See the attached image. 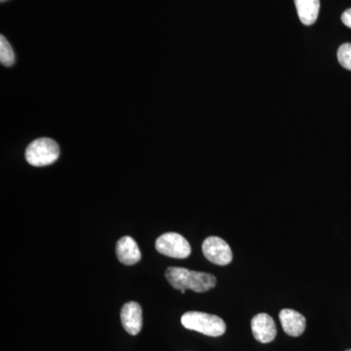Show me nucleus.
<instances>
[{
	"instance_id": "1",
	"label": "nucleus",
	"mask_w": 351,
	"mask_h": 351,
	"mask_svg": "<svg viewBox=\"0 0 351 351\" xmlns=\"http://www.w3.org/2000/svg\"><path fill=\"white\" fill-rule=\"evenodd\" d=\"M166 279L176 290H191L204 293L213 289L217 284L216 277L207 272L195 271L184 267H168Z\"/></svg>"
},
{
	"instance_id": "2",
	"label": "nucleus",
	"mask_w": 351,
	"mask_h": 351,
	"mask_svg": "<svg viewBox=\"0 0 351 351\" xmlns=\"http://www.w3.org/2000/svg\"><path fill=\"white\" fill-rule=\"evenodd\" d=\"M182 326L209 337H221L226 332L225 321L213 314L189 311L182 316Z\"/></svg>"
},
{
	"instance_id": "3",
	"label": "nucleus",
	"mask_w": 351,
	"mask_h": 351,
	"mask_svg": "<svg viewBox=\"0 0 351 351\" xmlns=\"http://www.w3.org/2000/svg\"><path fill=\"white\" fill-rule=\"evenodd\" d=\"M60 156L59 145L49 138H40L34 141L25 149L27 163L36 167L51 165Z\"/></svg>"
},
{
	"instance_id": "4",
	"label": "nucleus",
	"mask_w": 351,
	"mask_h": 351,
	"mask_svg": "<svg viewBox=\"0 0 351 351\" xmlns=\"http://www.w3.org/2000/svg\"><path fill=\"white\" fill-rule=\"evenodd\" d=\"M158 253L174 258H186L191 254L188 240L177 232H167L159 237L156 241Z\"/></svg>"
},
{
	"instance_id": "5",
	"label": "nucleus",
	"mask_w": 351,
	"mask_h": 351,
	"mask_svg": "<svg viewBox=\"0 0 351 351\" xmlns=\"http://www.w3.org/2000/svg\"><path fill=\"white\" fill-rule=\"evenodd\" d=\"M205 258L217 265H226L232 262L233 255L230 245L218 237H210L202 244Z\"/></svg>"
},
{
	"instance_id": "6",
	"label": "nucleus",
	"mask_w": 351,
	"mask_h": 351,
	"mask_svg": "<svg viewBox=\"0 0 351 351\" xmlns=\"http://www.w3.org/2000/svg\"><path fill=\"white\" fill-rule=\"evenodd\" d=\"M252 332L256 341L271 343L276 339L277 329L274 318L267 313H258L251 321Z\"/></svg>"
},
{
	"instance_id": "7",
	"label": "nucleus",
	"mask_w": 351,
	"mask_h": 351,
	"mask_svg": "<svg viewBox=\"0 0 351 351\" xmlns=\"http://www.w3.org/2000/svg\"><path fill=\"white\" fill-rule=\"evenodd\" d=\"M120 317L124 329L132 336H136L142 330V307L137 302H130L124 304L120 313Z\"/></svg>"
},
{
	"instance_id": "8",
	"label": "nucleus",
	"mask_w": 351,
	"mask_h": 351,
	"mask_svg": "<svg viewBox=\"0 0 351 351\" xmlns=\"http://www.w3.org/2000/svg\"><path fill=\"white\" fill-rule=\"evenodd\" d=\"M279 319L284 332L290 337H300L306 327V319L302 314L294 309L284 308L279 313Z\"/></svg>"
},
{
	"instance_id": "9",
	"label": "nucleus",
	"mask_w": 351,
	"mask_h": 351,
	"mask_svg": "<svg viewBox=\"0 0 351 351\" xmlns=\"http://www.w3.org/2000/svg\"><path fill=\"white\" fill-rule=\"evenodd\" d=\"M117 256L120 263L125 265H133L140 262L142 258L137 242L130 237H124L117 244Z\"/></svg>"
},
{
	"instance_id": "10",
	"label": "nucleus",
	"mask_w": 351,
	"mask_h": 351,
	"mask_svg": "<svg viewBox=\"0 0 351 351\" xmlns=\"http://www.w3.org/2000/svg\"><path fill=\"white\" fill-rule=\"evenodd\" d=\"M300 20L304 25L316 22L319 14L320 0H294Z\"/></svg>"
},
{
	"instance_id": "11",
	"label": "nucleus",
	"mask_w": 351,
	"mask_h": 351,
	"mask_svg": "<svg viewBox=\"0 0 351 351\" xmlns=\"http://www.w3.org/2000/svg\"><path fill=\"white\" fill-rule=\"evenodd\" d=\"M0 62L3 66H11L15 63L12 46L3 36H0Z\"/></svg>"
},
{
	"instance_id": "12",
	"label": "nucleus",
	"mask_w": 351,
	"mask_h": 351,
	"mask_svg": "<svg viewBox=\"0 0 351 351\" xmlns=\"http://www.w3.org/2000/svg\"><path fill=\"white\" fill-rule=\"evenodd\" d=\"M338 60L341 66L351 71V43H345L339 46Z\"/></svg>"
},
{
	"instance_id": "13",
	"label": "nucleus",
	"mask_w": 351,
	"mask_h": 351,
	"mask_svg": "<svg viewBox=\"0 0 351 351\" xmlns=\"http://www.w3.org/2000/svg\"><path fill=\"white\" fill-rule=\"evenodd\" d=\"M341 21H343V24H345L346 27L351 29V8L348 9V10L343 13V15H341Z\"/></svg>"
},
{
	"instance_id": "14",
	"label": "nucleus",
	"mask_w": 351,
	"mask_h": 351,
	"mask_svg": "<svg viewBox=\"0 0 351 351\" xmlns=\"http://www.w3.org/2000/svg\"><path fill=\"white\" fill-rule=\"evenodd\" d=\"M186 290H181V291H180V292H181L182 294H184V293H186Z\"/></svg>"
},
{
	"instance_id": "15",
	"label": "nucleus",
	"mask_w": 351,
	"mask_h": 351,
	"mask_svg": "<svg viewBox=\"0 0 351 351\" xmlns=\"http://www.w3.org/2000/svg\"><path fill=\"white\" fill-rule=\"evenodd\" d=\"M0 1H1V2H5V1H8V0H0Z\"/></svg>"
},
{
	"instance_id": "16",
	"label": "nucleus",
	"mask_w": 351,
	"mask_h": 351,
	"mask_svg": "<svg viewBox=\"0 0 351 351\" xmlns=\"http://www.w3.org/2000/svg\"><path fill=\"white\" fill-rule=\"evenodd\" d=\"M346 351H351V350H346Z\"/></svg>"
}]
</instances>
